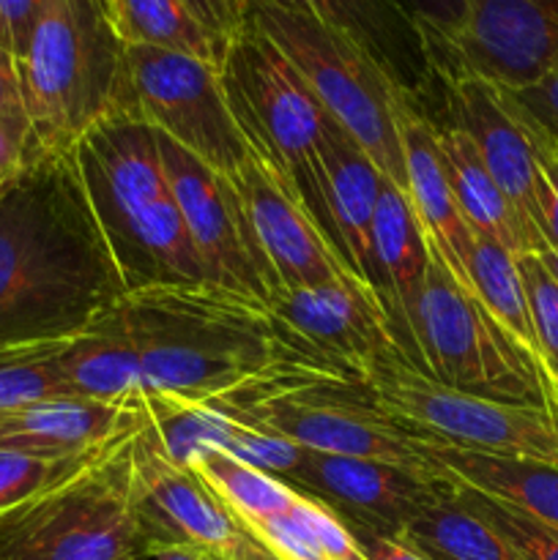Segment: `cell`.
I'll return each instance as SVG.
<instances>
[{
  "label": "cell",
  "instance_id": "obj_1",
  "mask_svg": "<svg viewBox=\"0 0 558 560\" xmlns=\"http://www.w3.org/2000/svg\"><path fill=\"white\" fill-rule=\"evenodd\" d=\"M126 295L69 153L0 189V342L82 331Z\"/></svg>",
  "mask_w": 558,
  "mask_h": 560
},
{
  "label": "cell",
  "instance_id": "obj_2",
  "mask_svg": "<svg viewBox=\"0 0 558 560\" xmlns=\"http://www.w3.org/2000/svg\"><path fill=\"white\" fill-rule=\"evenodd\" d=\"M120 306L140 350L146 392L217 402L299 366L332 370L290 342L266 301L217 284L137 290Z\"/></svg>",
  "mask_w": 558,
  "mask_h": 560
},
{
  "label": "cell",
  "instance_id": "obj_3",
  "mask_svg": "<svg viewBox=\"0 0 558 560\" xmlns=\"http://www.w3.org/2000/svg\"><path fill=\"white\" fill-rule=\"evenodd\" d=\"M69 159L126 293L206 284L151 126L120 109L91 126Z\"/></svg>",
  "mask_w": 558,
  "mask_h": 560
},
{
  "label": "cell",
  "instance_id": "obj_4",
  "mask_svg": "<svg viewBox=\"0 0 558 560\" xmlns=\"http://www.w3.org/2000/svg\"><path fill=\"white\" fill-rule=\"evenodd\" d=\"M16 63L38 153L63 156L98 120L131 113L126 47L96 0H49Z\"/></svg>",
  "mask_w": 558,
  "mask_h": 560
},
{
  "label": "cell",
  "instance_id": "obj_5",
  "mask_svg": "<svg viewBox=\"0 0 558 560\" xmlns=\"http://www.w3.org/2000/svg\"><path fill=\"white\" fill-rule=\"evenodd\" d=\"M142 419L124 427L82 468L0 517V560H146L131 492V448Z\"/></svg>",
  "mask_w": 558,
  "mask_h": 560
},
{
  "label": "cell",
  "instance_id": "obj_6",
  "mask_svg": "<svg viewBox=\"0 0 558 560\" xmlns=\"http://www.w3.org/2000/svg\"><path fill=\"white\" fill-rule=\"evenodd\" d=\"M244 16L295 66L321 107L353 137L381 175L405 195L399 107L410 93L342 33L268 0H241Z\"/></svg>",
  "mask_w": 558,
  "mask_h": 560
},
{
  "label": "cell",
  "instance_id": "obj_7",
  "mask_svg": "<svg viewBox=\"0 0 558 560\" xmlns=\"http://www.w3.org/2000/svg\"><path fill=\"white\" fill-rule=\"evenodd\" d=\"M219 74L230 113L252 153L290 180L323 233L334 241L321 167L323 135L332 115L277 44L246 16L230 42Z\"/></svg>",
  "mask_w": 558,
  "mask_h": 560
},
{
  "label": "cell",
  "instance_id": "obj_8",
  "mask_svg": "<svg viewBox=\"0 0 558 560\" xmlns=\"http://www.w3.org/2000/svg\"><path fill=\"white\" fill-rule=\"evenodd\" d=\"M408 331L410 361L441 386L498 402L542 405L531 355L438 260L427 268Z\"/></svg>",
  "mask_w": 558,
  "mask_h": 560
},
{
  "label": "cell",
  "instance_id": "obj_9",
  "mask_svg": "<svg viewBox=\"0 0 558 560\" xmlns=\"http://www.w3.org/2000/svg\"><path fill=\"white\" fill-rule=\"evenodd\" d=\"M361 386L383 416L427 441L558 465V421L545 405L498 402L454 392L403 353L377 359Z\"/></svg>",
  "mask_w": 558,
  "mask_h": 560
},
{
  "label": "cell",
  "instance_id": "obj_10",
  "mask_svg": "<svg viewBox=\"0 0 558 560\" xmlns=\"http://www.w3.org/2000/svg\"><path fill=\"white\" fill-rule=\"evenodd\" d=\"M219 410L241 424L288 438L306 452L375 459L427 479L449 481L438 459L432 457L430 441L383 416L367 399L364 386L356 383H328Z\"/></svg>",
  "mask_w": 558,
  "mask_h": 560
},
{
  "label": "cell",
  "instance_id": "obj_11",
  "mask_svg": "<svg viewBox=\"0 0 558 560\" xmlns=\"http://www.w3.org/2000/svg\"><path fill=\"white\" fill-rule=\"evenodd\" d=\"M131 113L217 173L239 178L252 148L241 135L217 66L153 47H126Z\"/></svg>",
  "mask_w": 558,
  "mask_h": 560
},
{
  "label": "cell",
  "instance_id": "obj_12",
  "mask_svg": "<svg viewBox=\"0 0 558 560\" xmlns=\"http://www.w3.org/2000/svg\"><path fill=\"white\" fill-rule=\"evenodd\" d=\"M164 173L208 284L268 301L271 279L257 252L239 184L159 135Z\"/></svg>",
  "mask_w": 558,
  "mask_h": 560
},
{
  "label": "cell",
  "instance_id": "obj_13",
  "mask_svg": "<svg viewBox=\"0 0 558 560\" xmlns=\"http://www.w3.org/2000/svg\"><path fill=\"white\" fill-rule=\"evenodd\" d=\"M131 492L148 547L184 545L217 560H277L195 470L170 463L142 427L131 448Z\"/></svg>",
  "mask_w": 558,
  "mask_h": 560
},
{
  "label": "cell",
  "instance_id": "obj_14",
  "mask_svg": "<svg viewBox=\"0 0 558 560\" xmlns=\"http://www.w3.org/2000/svg\"><path fill=\"white\" fill-rule=\"evenodd\" d=\"M266 304L295 348L356 383L377 359L403 353L381 299L353 273L312 288L277 290Z\"/></svg>",
  "mask_w": 558,
  "mask_h": 560
},
{
  "label": "cell",
  "instance_id": "obj_15",
  "mask_svg": "<svg viewBox=\"0 0 558 560\" xmlns=\"http://www.w3.org/2000/svg\"><path fill=\"white\" fill-rule=\"evenodd\" d=\"M441 74L520 91L558 69V0H474L457 36L430 52Z\"/></svg>",
  "mask_w": 558,
  "mask_h": 560
},
{
  "label": "cell",
  "instance_id": "obj_16",
  "mask_svg": "<svg viewBox=\"0 0 558 560\" xmlns=\"http://www.w3.org/2000/svg\"><path fill=\"white\" fill-rule=\"evenodd\" d=\"M284 481L332 509L353 536L386 539H397L416 514L457 490L452 481L427 479L397 465L315 452H306Z\"/></svg>",
  "mask_w": 558,
  "mask_h": 560
},
{
  "label": "cell",
  "instance_id": "obj_17",
  "mask_svg": "<svg viewBox=\"0 0 558 560\" xmlns=\"http://www.w3.org/2000/svg\"><path fill=\"white\" fill-rule=\"evenodd\" d=\"M235 184L271 279V293L326 284L353 273L342 252L323 233L299 191L279 170L252 153Z\"/></svg>",
  "mask_w": 558,
  "mask_h": 560
},
{
  "label": "cell",
  "instance_id": "obj_18",
  "mask_svg": "<svg viewBox=\"0 0 558 560\" xmlns=\"http://www.w3.org/2000/svg\"><path fill=\"white\" fill-rule=\"evenodd\" d=\"M397 124L399 142H403L405 184H408L405 197H408L421 235L430 246V257L441 262L465 290L474 293L468 266L476 235L454 200L441 148H438L435 126L416 107L414 98H405Z\"/></svg>",
  "mask_w": 558,
  "mask_h": 560
},
{
  "label": "cell",
  "instance_id": "obj_19",
  "mask_svg": "<svg viewBox=\"0 0 558 560\" xmlns=\"http://www.w3.org/2000/svg\"><path fill=\"white\" fill-rule=\"evenodd\" d=\"M342 33L372 55L414 102L430 93L435 69L425 33L403 0H268Z\"/></svg>",
  "mask_w": 558,
  "mask_h": 560
},
{
  "label": "cell",
  "instance_id": "obj_20",
  "mask_svg": "<svg viewBox=\"0 0 558 560\" xmlns=\"http://www.w3.org/2000/svg\"><path fill=\"white\" fill-rule=\"evenodd\" d=\"M323 197H326L328 222L334 241L342 252L350 271L377 295L375 255H372V222H375L377 197L383 175L359 142L337 124L328 120L321 145Z\"/></svg>",
  "mask_w": 558,
  "mask_h": 560
},
{
  "label": "cell",
  "instance_id": "obj_21",
  "mask_svg": "<svg viewBox=\"0 0 558 560\" xmlns=\"http://www.w3.org/2000/svg\"><path fill=\"white\" fill-rule=\"evenodd\" d=\"M137 419V399L126 405L80 397L38 399L0 413V448L44 459L85 457Z\"/></svg>",
  "mask_w": 558,
  "mask_h": 560
},
{
  "label": "cell",
  "instance_id": "obj_22",
  "mask_svg": "<svg viewBox=\"0 0 558 560\" xmlns=\"http://www.w3.org/2000/svg\"><path fill=\"white\" fill-rule=\"evenodd\" d=\"M372 255H375V290L405 359L410 361V312L430 268V246L421 235L408 197L383 180L372 222ZM414 364V361H410Z\"/></svg>",
  "mask_w": 558,
  "mask_h": 560
},
{
  "label": "cell",
  "instance_id": "obj_23",
  "mask_svg": "<svg viewBox=\"0 0 558 560\" xmlns=\"http://www.w3.org/2000/svg\"><path fill=\"white\" fill-rule=\"evenodd\" d=\"M60 375L69 397L113 405L135 402L142 388L140 350L120 301L71 339L60 355Z\"/></svg>",
  "mask_w": 558,
  "mask_h": 560
},
{
  "label": "cell",
  "instance_id": "obj_24",
  "mask_svg": "<svg viewBox=\"0 0 558 560\" xmlns=\"http://www.w3.org/2000/svg\"><path fill=\"white\" fill-rule=\"evenodd\" d=\"M435 135L454 200L474 235L492 238L496 244L507 246L512 255H531V252L539 255L545 244L518 217L512 202L481 162L474 140L457 126H435Z\"/></svg>",
  "mask_w": 558,
  "mask_h": 560
},
{
  "label": "cell",
  "instance_id": "obj_25",
  "mask_svg": "<svg viewBox=\"0 0 558 560\" xmlns=\"http://www.w3.org/2000/svg\"><path fill=\"white\" fill-rule=\"evenodd\" d=\"M430 448L449 481L509 503L558 530V465L496 457L438 441H430Z\"/></svg>",
  "mask_w": 558,
  "mask_h": 560
},
{
  "label": "cell",
  "instance_id": "obj_26",
  "mask_svg": "<svg viewBox=\"0 0 558 560\" xmlns=\"http://www.w3.org/2000/svg\"><path fill=\"white\" fill-rule=\"evenodd\" d=\"M104 16L124 47H153L222 69L230 44L219 42L184 0H104Z\"/></svg>",
  "mask_w": 558,
  "mask_h": 560
},
{
  "label": "cell",
  "instance_id": "obj_27",
  "mask_svg": "<svg viewBox=\"0 0 558 560\" xmlns=\"http://www.w3.org/2000/svg\"><path fill=\"white\" fill-rule=\"evenodd\" d=\"M397 539L430 560H525L490 523L457 501V490L416 514Z\"/></svg>",
  "mask_w": 558,
  "mask_h": 560
},
{
  "label": "cell",
  "instance_id": "obj_28",
  "mask_svg": "<svg viewBox=\"0 0 558 560\" xmlns=\"http://www.w3.org/2000/svg\"><path fill=\"white\" fill-rule=\"evenodd\" d=\"M208 490L239 517L244 528L290 512L299 490L222 448H206L191 465Z\"/></svg>",
  "mask_w": 558,
  "mask_h": 560
},
{
  "label": "cell",
  "instance_id": "obj_29",
  "mask_svg": "<svg viewBox=\"0 0 558 560\" xmlns=\"http://www.w3.org/2000/svg\"><path fill=\"white\" fill-rule=\"evenodd\" d=\"M470 288L481 301L487 312L496 317L498 326L531 355V361H539V342H536L534 323H531L528 299H525L523 277H520L518 255L507 246L496 244L492 238L476 235L474 255H470Z\"/></svg>",
  "mask_w": 558,
  "mask_h": 560
},
{
  "label": "cell",
  "instance_id": "obj_30",
  "mask_svg": "<svg viewBox=\"0 0 558 560\" xmlns=\"http://www.w3.org/2000/svg\"><path fill=\"white\" fill-rule=\"evenodd\" d=\"M80 331L66 337L0 342V413L38 402L69 397L60 375V355Z\"/></svg>",
  "mask_w": 558,
  "mask_h": 560
},
{
  "label": "cell",
  "instance_id": "obj_31",
  "mask_svg": "<svg viewBox=\"0 0 558 560\" xmlns=\"http://www.w3.org/2000/svg\"><path fill=\"white\" fill-rule=\"evenodd\" d=\"M457 501L468 512L490 523L514 550L525 560H558V530L528 514L518 512L509 503L496 501V498L479 495L474 490H465L457 485Z\"/></svg>",
  "mask_w": 558,
  "mask_h": 560
},
{
  "label": "cell",
  "instance_id": "obj_32",
  "mask_svg": "<svg viewBox=\"0 0 558 560\" xmlns=\"http://www.w3.org/2000/svg\"><path fill=\"white\" fill-rule=\"evenodd\" d=\"M91 454L74 459H44L33 457V454L0 448V517L25 506L27 501H33L53 485L63 481L66 476L82 468Z\"/></svg>",
  "mask_w": 558,
  "mask_h": 560
},
{
  "label": "cell",
  "instance_id": "obj_33",
  "mask_svg": "<svg viewBox=\"0 0 558 560\" xmlns=\"http://www.w3.org/2000/svg\"><path fill=\"white\" fill-rule=\"evenodd\" d=\"M525 299H528L531 323H534L539 361L558 364V279L539 255H518Z\"/></svg>",
  "mask_w": 558,
  "mask_h": 560
},
{
  "label": "cell",
  "instance_id": "obj_34",
  "mask_svg": "<svg viewBox=\"0 0 558 560\" xmlns=\"http://www.w3.org/2000/svg\"><path fill=\"white\" fill-rule=\"evenodd\" d=\"M222 452L233 454V457L244 459V463L255 465V468L266 470V474L271 476H279V479L284 481L295 468H299L306 448H301L299 443L288 441V438L282 435H274V432L257 430V427L235 421L233 432H230Z\"/></svg>",
  "mask_w": 558,
  "mask_h": 560
},
{
  "label": "cell",
  "instance_id": "obj_35",
  "mask_svg": "<svg viewBox=\"0 0 558 560\" xmlns=\"http://www.w3.org/2000/svg\"><path fill=\"white\" fill-rule=\"evenodd\" d=\"M520 118H523L525 131H528L536 170H539V233L545 238V249L547 246L558 249V142L547 131H542L534 120L525 118L523 113H520Z\"/></svg>",
  "mask_w": 558,
  "mask_h": 560
},
{
  "label": "cell",
  "instance_id": "obj_36",
  "mask_svg": "<svg viewBox=\"0 0 558 560\" xmlns=\"http://www.w3.org/2000/svg\"><path fill=\"white\" fill-rule=\"evenodd\" d=\"M470 3L474 0H403L405 9L419 22L430 52L457 36L468 20Z\"/></svg>",
  "mask_w": 558,
  "mask_h": 560
},
{
  "label": "cell",
  "instance_id": "obj_37",
  "mask_svg": "<svg viewBox=\"0 0 558 560\" xmlns=\"http://www.w3.org/2000/svg\"><path fill=\"white\" fill-rule=\"evenodd\" d=\"M36 156L31 120L22 115H0V189L14 180Z\"/></svg>",
  "mask_w": 558,
  "mask_h": 560
},
{
  "label": "cell",
  "instance_id": "obj_38",
  "mask_svg": "<svg viewBox=\"0 0 558 560\" xmlns=\"http://www.w3.org/2000/svg\"><path fill=\"white\" fill-rule=\"evenodd\" d=\"M507 93L512 96V102L518 104V109L525 118L534 120L542 131H547L558 142V69L542 77L534 85Z\"/></svg>",
  "mask_w": 558,
  "mask_h": 560
},
{
  "label": "cell",
  "instance_id": "obj_39",
  "mask_svg": "<svg viewBox=\"0 0 558 560\" xmlns=\"http://www.w3.org/2000/svg\"><path fill=\"white\" fill-rule=\"evenodd\" d=\"M47 3L49 0H0L5 44L16 60H22V55H25L33 31H36V22L42 20Z\"/></svg>",
  "mask_w": 558,
  "mask_h": 560
},
{
  "label": "cell",
  "instance_id": "obj_40",
  "mask_svg": "<svg viewBox=\"0 0 558 560\" xmlns=\"http://www.w3.org/2000/svg\"><path fill=\"white\" fill-rule=\"evenodd\" d=\"M191 14L219 38L230 44L244 25V5L241 0H184Z\"/></svg>",
  "mask_w": 558,
  "mask_h": 560
},
{
  "label": "cell",
  "instance_id": "obj_41",
  "mask_svg": "<svg viewBox=\"0 0 558 560\" xmlns=\"http://www.w3.org/2000/svg\"><path fill=\"white\" fill-rule=\"evenodd\" d=\"M0 115H22L25 113V96H22V80H20V63L0 44Z\"/></svg>",
  "mask_w": 558,
  "mask_h": 560
},
{
  "label": "cell",
  "instance_id": "obj_42",
  "mask_svg": "<svg viewBox=\"0 0 558 560\" xmlns=\"http://www.w3.org/2000/svg\"><path fill=\"white\" fill-rule=\"evenodd\" d=\"M356 539L367 560H430L399 539H386V536H356Z\"/></svg>",
  "mask_w": 558,
  "mask_h": 560
},
{
  "label": "cell",
  "instance_id": "obj_43",
  "mask_svg": "<svg viewBox=\"0 0 558 560\" xmlns=\"http://www.w3.org/2000/svg\"><path fill=\"white\" fill-rule=\"evenodd\" d=\"M146 560H217L195 547L184 545H153L146 550Z\"/></svg>",
  "mask_w": 558,
  "mask_h": 560
},
{
  "label": "cell",
  "instance_id": "obj_44",
  "mask_svg": "<svg viewBox=\"0 0 558 560\" xmlns=\"http://www.w3.org/2000/svg\"><path fill=\"white\" fill-rule=\"evenodd\" d=\"M536 375H539V386H542V405H545L558 421V383L553 381L545 370H539V366H536Z\"/></svg>",
  "mask_w": 558,
  "mask_h": 560
},
{
  "label": "cell",
  "instance_id": "obj_45",
  "mask_svg": "<svg viewBox=\"0 0 558 560\" xmlns=\"http://www.w3.org/2000/svg\"><path fill=\"white\" fill-rule=\"evenodd\" d=\"M539 257H542V260H545V266L550 268L553 277L558 279V249H550V246H547V249L539 252Z\"/></svg>",
  "mask_w": 558,
  "mask_h": 560
},
{
  "label": "cell",
  "instance_id": "obj_46",
  "mask_svg": "<svg viewBox=\"0 0 558 560\" xmlns=\"http://www.w3.org/2000/svg\"><path fill=\"white\" fill-rule=\"evenodd\" d=\"M536 366H539V370H545L547 375H550L553 381L558 383V364H547V361H536Z\"/></svg>",
  "mask_w": 558,
  "mask_h": 560
},
{
  "label": "cell",
  "instance_id": "obj_47",
  "mask_svg": "<svg viewBox=\"0 0 558 560\" xmlns=\"http://www.w3.org/2000/svg\"><path fill=\"white\" fill-rule=\"evenodd\" d=\"M0 44H3L5 49H9V44H5V33H3V22H0Z\"/></svg>",
  "mask_w": 558,
  "mask_h": 560
},
{
  "label": "cell",
  "instance_id": "obj_48",
  "mask_svg": "<svg viewBox=\"0 0 558 560\" xmlns=\"http://www.w3.org/2000/svg\"><path fill=\"white\" fill-rule=\"evenodd\" d=\"M96 3H102V9H104V0H96Z\"/></svg>",
  "mask_w": 558,
  "mask_h": 560
}]
</instances>
